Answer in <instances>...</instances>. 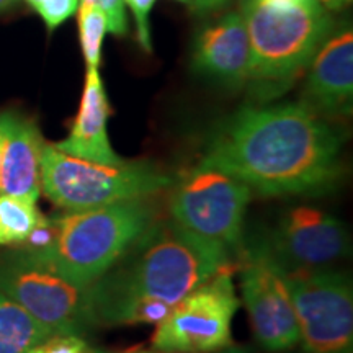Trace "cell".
<instances>
[{
	"instance_id": "1",
	"label": "cell",
	"mask_w": 353,
	"mask_h": 353,
	"mask_svg": "<svg viewBox=\"0 0 353 353\" xmlns=\"http://www.w3.org/2000/svg\"><path fill=\"white\" fill-rule=\"evenodd\" d=\"M342 143L341 132L306 105H250L216 128L198 164L263 196H316L342 176Z\"/></svg>"
},
{
	"instance_id": "2",
	"label": "cell",
	"mask_w": 353,
	"mask_h": 353,
	"mask_svg": "<svg viewBox=\"0 0 353 353\" xmlns=\"http://www.w3.org/2000/svg\"><path fill=\"white\" fill-rule=\"evenodd\" d=\"M231 263V252L176 224L156 219L117 263L88 286L94 327L157 324L190 291Z\"/></svg>"
},
{
	"instance_id": "3",
	"label": "cell",
	"mask_w": 353,
	"mask_h": 353,
	"mask_svg": "<svg viewBox=\"0 0 353 353\" xmlns=\"http://www.w3.org/2000/svg\"><path fill=\"white\" fill-rule=\"evenodd\" d=\"M159 218L149 198L68 211L51 219L46 245L26 247L81 286H90Z\"/></svg>"
},
{
	"instance_id": "4",
	"label": "cell",
	"mask_w": 353,
	"mask_h": 353,
	"mask_svg": "<svg viewBox=\"0 0 353 353\" xmlns=\"http://www.w3.org/2000/svg\"><path fill=\"white\" fill-rule=\"evenodd\" d=\"M242 15L250 46L247 83L259 101L276 99L309 68L329 37V15L319 0L291 7L247 0Z\"/></svg>"
},
{
	"instance_id": "5",
	"label": "cell",
	"mask_w": 353,
	"mask_h": 353,
	"mask_svg": "<svg viewBox=\"0 0 353 353\" xmlns=\"http://www.w3.org/2000/svg\"><path fill=\"white\" fill-rule=\"evenodd\" d=\"M39 175L41 192L65 211L149 198L174 185L172 176L159 170L151 162L97 164L69 156L50 143H43Z\"/></svg>"
},
{
	"instance_id": "6",
	"label": "cell",
	"mask_w": 353,
	"mask_h": 353,
	"mask_svg": "<svg viewBox=\"0 0 353 353\" xmlns=\"http://www.w3.org/2000/svg\"><path fill=\"white\" fill-rule=\"evenodd\" d=\"M0 291L52 335H83L94 327L88 286H81L23 245L0 254Z\"/></svg>"
},
{
	"instance_id": "7",
	"label": "cell",
	"mask_w": 353,
	"mask_h": 353,
	"mask_svg": "<svg viewBox=\"0 0 353 353\" xmlns=\"http://www.w3.org/2000/svg\"><path fill=\"white\" fill-rule=\"evenodd\" d=\"M241 306L231 263L190 291L157 322L152 348L161 352L214 353L232 347V319Z\"/></svg>"
},
{
	"instance_id": "8",
	"label": "cell",
	"mask_w": 353,
	"mask_h": 353,
	"mask_svg": "<svg viewBox=\"0 0 353 353\" xmlns=\"http://www.w3.org/2000/svg\"><path fill=\"white\" fill-rule=\"evenodd\" d=\"M250 200L252 190L239 179L198 164L174 185L169 211L176 224L231 252L241 247Z\"/></svg>"
},
{
	"instance_id": "9",
	"label": "cell",
	"mask_w": 353,
	"mask_h": 353,
	"mask_svg": "<svg viewBox=\"0 0 353 353\" xmlns=\"http://www.w3.org/2000/svg\"><path fill=\"white\" fill-rule=\"evenodd\" d=\"M283 276L304 352L353 353L352 278L329 267Z\"/></svg>"
},
{
	"instance_id": "10",
	"label": "cell",
	"mask_w": 353,
	"mask_h": 353,
	"mask_svg": "<svg viewBox=\"0 0 353 353\" xmlns=\"http://www.w3.org/2000/svg\"><path fill=\"white\" fill-rule=\"evenodd\" d=\"M247 249L267 257L283 275L327 268L352 252L345 224L312 206L283 211L267 231L250 237Z\"/></svg>"
},
{
	"instance_id": "11",
	"label": "cell",
	"mask_w": 353,
	"mask_h": 353,
	"mask_svg": "<svg viewBox=\"0 0 353 353\" xmlns=\"http://www.w3.org/2000/svg\"><path fill=\"white\" fill-rule=\"evenodd\" d=\"M242 301L255 337L268 352H285L299 342V327L285 276L267 257L244 247Z\"/></svg>"
},
{
	"instance_id": "12",
	"label": "cell",
	"mask_w": 353,
	"mask_h": 353,
	"mask_svg": "<svg viewBox=\"0 0 353 353\" xmlns=\"http://www.w3.org/2000/svg\"><path fill=\"white\" fill-rule=\"evenodd\" d=\"M353 100V33L342 30L324 43L309 64L303 105L319 117H348Z\"/></svg>"
},
{
	"instance_id": "13",
	"label": "cell",
	"mask_w": 353,
	"mask_h": 353,
	"mask_svg": "<svg viewBox=\"0 0 353 353\" xmlns=\"http://www.w3.org/2000/svg\"><path fill=\"white\" fill-rule=\"evenodd\" d=\"M250 46L242 12H234L196 34L192 69L229 88L244 87L249 79Z\"/></svg>"
},
{
	"instance_id": "14",
	"label": "cell",
	"mask_w": 353,
	"mask_h": 353,
	"mask_svg": "<svg viewBox=\"0 0 353 353\" xmlns=\"http://www.w3.org/2000/svg\"><path fill=\"white\" fill-rule=\"evenodd\" d=\"M0 125L6 134L0 195L37 203L41 195V132L37 123L17 112L0 113Z\"/></svg>"
},
{
	"instance_id": "15",
	"label": "cell",
	"mask_w": 353,
	"mask_h": 353,
	"mask_svg": "<svg viewBox=\"0 0 353 353\" xmlns=\"http://www.w3.org/2000/svg\"><path fill=\"white\" fill-rule=\"evenodd\" d=\"M112 113L100 70H87L81 105L69 136L54 148L69 156L105 165H120L125 159L114 152L108 138V118Z\"/></svg>"
},
{
	"instance_id": "16",
	"label": "cell",
	"mask_w": 353,
	"mask_h": 353,
	"mask_svg": "<svg viewBox=\"0 0 353 353\" xmlns=\"http://www.w3.org/2000/svg\"><path fill=\"white\" fill-rule=\"evenodd\" d=\"M51 335L50 329L0 291V353H28Z\"/></svg>"
},
{
	"instance_id": "17",
	"label": "cell",
	"mask_w": 353,
	"mask_h": 353,
	"mask_svg": "<svg viewBox=\"0 0 353 353\" xmlns=\"http://www.w3.org/2000/svg\"><path fill=\"white\" fill-rule=\"evenodd\" d=\"M46 221L37 203L23 198L0 195V245L17 247L28 242Z\"/></svg>"
},
{
	"instance_id": "18",
	"label": "cell",
	"mask_w": 353,
	"mask_h": 353,
	"mask_svg": "<svg viewBox=\"0 0 353 353\" xmlns=\"http://www.w3.org/2000/svg\"><path fill=\"white\" fill-rule=\"evenodd\" d=\"M77 25L79 41H81L83 59L87 63V70L100 69L105 34L108 33L107 19L92 3L79 2Z\"/></svg>"
},
{
	"instance_id": "19",
	"label": "cell",
	"mask_w": 353,
	"mask_h": 353,
	"mask_svg": "<svg viewBox=\"0 0 353 353\" xmlns=\"http://www.w3.org/2000/svg\"><path fill=\"white\" fill-rule=\"evenodd\" d=\"M50 30L57 28L77 12L79 0H25Z\"/></svg>"
},
{
	"instance_id": "20",
	"label": "cell",
	"mask_w": 353,
	"mask_h": 353,
	"mask_svg": "<svg viewBox=\"0 0 353 353\" xmlns=\"http://www.w3.org/2000/svg\"><path fill=\"white\" fill-rule=\"evenodd\" d=\"M123 3L130 8L134 17L136 23V37H138L139 46L144 52L151 54L152 52V37H151V15L152 7L156 6V0H123Z\"/></svg>"
},
{
	"instance_id": "21",
	"label": "cell",
	"mask_w": 353,
	"mask_h": 353,
	"mask_svg": "<svg viewBox=\"0 0 353 353\" xmlns=\"http://www.w3.org/2000/svg\"><path fill=\"white\" fill-rule=\"evenodd\" d=\"M28 353H92V348L82 335L56 334L34 345Z\"/></svg>"
},
{
	"instance_id": "22",
	"label": "cell",
	"mask_w": 353,
	"mask_h": 353,
	"mask_svg": "<svg viewBox=\"0 0 353 353\" xmlns=\"http://www.w3.org/2000/svg\"><path fill=\"white\" fill-rule=\"evenodd\" d=\"M79 2H88L99 8L107 19L110 33L117 34V37H123L128 33V19L123 0H79Z\"/></svg>"
},
{
	"instance_id": "23",
	"label": "cell",
	"mask_w": 353,
	"mask_h": 353,
	"mask_svg": "<svg viewBox=\"0 0 353 353\" xmlns=\"http://www.w3.org/2000/svg\"><path fill=\"white\" fill-rule=\"evenodd\" d=\"M92 353H180V352H161V350H130V352H108V350H92ZM214 353H250V350L242 347H229Z\"/></svg>"
},
{
	"instance_id": "24",
	"label": "cell",
	"mask_w": 353,
	"mask_h": 353,
	"mask_svg": "<svg viewBox=\"0 0 353 353\" xmlns=\"http://www.w3.org/2000/svg\"><path fill=\"white\" fill-rule=\"evenodd\" d=\"M228 0H190L192 7L198 12H210L214 10V8L223 7Z\"/></svg>"
},
{
	"instance_id": "25",
	"label": "cell",
	"mask_w": 353,
	"mask_h": 353,
	"mask_svg": "<svg viewBox=\"0 0 353 353\" xmlns=\"http://www.w3.org/2000/svg\"><path fill=\"white\" fill-rule=\"evenodd\" d=\"M350 2L352 0H319L321 6L324 7L325 10H330V12L342 10V8H345Z\"/></svg>"
},
{
	"instance_id": "26",
	"label": "cell",
	"mask_w": 353,
	"mask_h": 353,
	"mask_svg": "<svg viewBox=\"0 0 353 353\" xmlns=\"http://www.w3.org/2000/svg\"><path fill=\"white\" fill-rule=\"evenodd\" d=\"M259 2L268 3V6H276V7H291V6H301V3L312 2V0H259Z\"/></svg>"
},
{
	"instance_id": "27",
	"label": "cell",
	"mask_w": 353,
	"mask_h": 353,
	"mask_svg": "<svg viewBox=\"0 0 353 353\" xmlns=\"http://www.w3.org/2000/svg\"><path fill=\"white\" fill-rule=\"evenodd\" d=\"M3 144H6V134H3V128H2V125H0V165H2Z\"/></svg>"
},
{
	"instance_id": "28",
	"label": "cell",
	"mask_w": 353,
	"mask_h": 353,
	"mask_svg": "<svg viewBox=\"0 0 353 353\" xmlns=\"http://www.w3.org/2000/svg\"><path fill=\"white\" fill-rule=\"evenodd\" d=\"M13 2H15V0H0V10H3V8L10 7Z\"/></svg>"
},
{
	"instance_id": "29",
	"label": "cell",
	"mask_w": 353,
	"mask_h": 353,
	"mask_svg": "<svg viewBox=\"0 0 353 353\" xmlns=\"http://www.w3.org/2000/svg\"><path fill=\"white\" fill-rule=\"evenodd\" d=\"M176 2H182V3H190V0H176Z\"/></svg>"
}]
</instances>
